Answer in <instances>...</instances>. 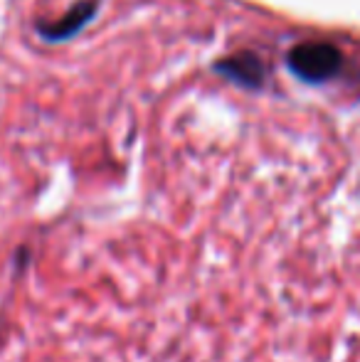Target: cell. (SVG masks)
I'll return each mask as SVG.
<instances>
[{
  "label": "cell",
  "mask_w": 360,
  "mask_h": 362,
  "mask_svg": "<svg viewBox=\"0 0 360 362\" xmlns=\"http://www.w3.org/2000/svg\"><path fill=\"white\" fill-rule=\"evenodd\" d=\"M289 67L308 81H321L341 67L343 52L331 40H301L289 49Z\"/></svg>",
  "instance_id": "cell-1"
},
{
  "label": "cell",
  "mask_w": 360,
  "mask_h": 362,
  "mask_svg": "<svg viewBox=\"0 0 360 362\" xmlns=\"http://www.w3.org/2000/svg\"><path fill=\"white\" fill-rule=\"evenodd\" d=\"M96 8H99V0H77L62 18L50 20V23H37V33L45 40H64L77 30H82L94 18Z\"/></svg>",
  "instance_id": "cell-2"
},
{
  "label": "cell",
  "mask_w": 360,
  "mask_h": 362,
  "mask_svg": "<svg viewBox=\"0 0 360 362\" xmlns=\"http://www.w3.org/2000/svg\"><path fill=\"white\" fill-rule=\"evenodd\" d=\"M217 69L247 86H260L265 81L267 72L262 57L257 52H252V49H237V52L227 54V57H222L217 62Z\"/></svg>",
  "instance_id": "cell-3"
}]
</instances>
